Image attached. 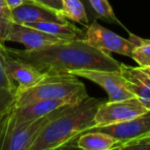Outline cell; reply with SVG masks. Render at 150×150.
<instances>
[{
    "label": "cell",
    "instance_id": "cell-1",
    "mask_svg": "<svg viewBox=\"0 0 150 150\" xmlns=\"http://www.w3.org/2000/svg\"><path fill=\"white\" fill-rule=\"evenodd\" d=\"M9 54L35 66L47 75H66L80 69L119 70L120 63L110 54L101 52L83 39H70L37 50H13Z\"/></svg>",
    "mask_w": 150,
    "mask_h": 150
},
{
    "label": "cell",
    "instance_id": "cell-2",
    "mask_svg": "<svg viewBox=\"0 0 150 150\" xmlns=\"http://www.w3.org/2000/svg\"><path fill=\"white\" fill-rule=\"evenodd\" d=\"M102 101L88 96L76 104L68 105L46 125L30 150H54L72 143L81 134L95 127V115Z\"/></svg>",
    "mask_w": 150,
    "mask_h": 150
},
{
    "label": "cell",
    "instance_id": "cell-3",
    "mask_svg": "<svg viewBox=\"0 0 150 150\" xmlns=\"http://www.w3.org/2000/svg\"><path fill=\"white\" fill-rule=\"evenodd\" d=\"M86 88L74 75H46L43 80L27 90L17 91L16 107L39 100H65L76 104L88 98Z\"/></svg>",
    "mask_w": 150,
    "mask_h": 150
},
{
    "label": "cell",
    "instance_id": "cell-4",
    "mask_svg": "<svg viewBox=\"0 0 150 150\" xmlns=\"http://www.w3.org/2000/svg\"><path fill=\"white\" fill-rule=\"evenodd\" d=\"M148 109L137 98L102 102L95 115V127H107L129 120L148 112Z\"/></svg>",
    "mask_w": 150,
    "mask_h": 150
},
{
    "label": "cell",
    "instance_id": "cell-5",
    "mask_svg": "<svg viewBox=\"0 0 150 150\" xmlns=\"http://www.w3.org/2000/svg\"><path fill=\"white\" fill-rule=\"evenodd\" d=\"M67 106L68 105L60 107L40 118L28 121L9 131L1 143L0 150H30L32 144L46 125L58 116Z\"/></svg>",
    "mask_w": 150,
    "mask_h": 150
},
{
    "label": "cell",
    "instance_id": "cell-6",
    "mask_svg": "<svg viewBox=\"0 0 150 150\" xmlns=\"http://www.w3.org/2000/svg\"><path fill=\"white\" fill-rule=\"evenodd\" d=\"M82 39L101 52L107 54L114 52L129 58L135 47V43L131 39H125L118 34L103 27L96 20H94L93 23L88 26Z\"/></svg>",
    "mask_w": 150,
    "mask_h": 150
},
{
    "label": "cell",
    "instance_id": "cell-7",
    "mask_svg": "<svg viewBox=\"0 0 150 150\" xmlns=\"http://www.w3.org/2000/svg\"><path fill=\"white\" fill-rule=\"evenodd\" d=\"M69 74L82 77L98 84L107 93L108 101H119L134 98L127 88L119 70H101V69H80L71 71Z\"/></svg>",
    "mask_w": 150,
    "mask_h": 150
},
{
    "label": "cell",
    "instance_id": "cell-8",
    "mask_svg": "<svg viewBox=\"0 0 150 150\" xmlns=\"http://www.w3.org/2000/svg\"><path fill=\"white\" fill-rule=\"evenodd\" d=\"M66 105L72 104H70L65 100H39L28 103V104L23 105V106L16 107L6 119L2 141L4 139L5 135L15 127H19V125H23L25 122H28V121L40 118V117L52 112L56 109L66 106Z\"/></svg>",
    "mask_w": 150,
    "mask_h": 150
},
{
    "label": "cell",
    "instance_id": "cell-9",
    "mask_svg": "<svg viewBox=\"0 0 150 150\" xmlns=\"http://www.w3.org/2000/svg\"><path fill=\"white\" fill-rule=\"evenodd\" d=\"M66 40L70 39L56 37L33 27L18 24L15 22H13V24L11 25L6 36V41L23 44L25 46V50H37V48L52 45V44L60 43Z\"/></svg>",
    "mask_w": 150,
    "mask_h": 150
},
{
    "label": "cell",
    "instance_id": "cell-10",
    "mask_svg": "<svg viewBox=\"0 0 150 150\" xmlns=\"http://www.w3.org/2000/svg\"><path fill=\"white\" fill-rule=\"evenodd\" d=\"M5 45L0 43V145L2 142L6 119L15 109L18 88L9 77L5 67Z\"/></svg>",
    "mask_w": 150,
    "mask_h": 150
},
{
    "label": "cell",
    "instance_id": "cell-11",
    "mask_svg": "<svg viewBox=\"0 0 150 150\" xmlns=\"http://www.w3.org/2000/svg\"><path fill=\"white\" fill-rule=\"evenodd\" d=\"M5 67L9 77L17 86L18 91L27 90L36 86L47 75L42 73L30 63L9 54L7 50L5 54Z\"/></svg>",
    "mask_w": 150,
    "mask_h": 150
},
{
    "label": "cell",
    "instance_id": "cell-12",
    "mask_svg": "<svg viewBox=\"0 0 150 150\" xmlns=\"http://www.w3.org/2000/svg\"><path fill=\"white\" fill-rule=\"evenodd\" d=\"M119 72L133 96L150 111V69L120 63Z\"/></svg>",
    "mask_w": 150,
    "mask_h": 150
},
{
    "label": "cell",
    "instance_id": "cell-13",
    "mask_svg": "<svg viewBox=\"0 0 150 150\" xmlns=\"http://www.w3.org/2000/svg\"><path fill=\"white\" fill-rule=\"evenodd\" d=\"M94 129L104 132L116 138L118 140V144L136 140L150 133V111L123 122Z\"/></svg>",
    "mask_w": 150,
    "mask_h": 150
},
{
    "label": "cell",
    "instance_id": "cell-14",
    "mask_svg": "<svg viewBox=\"0 0 150 150\" xmlns=\"http://www.w3.org/2000/svg\"><path fill=\"white\" fill-rule=\"evenodd\" d=\"M13 21L18 24H29L37 22H67L68 20L60 13L45 8L40 5L23 4L11 9Z\"/></svg>",
    "mask_w": 150,
    "mask_h": 150
},
{
    "label": "cell",
    "instance_id": "cell-15",
    "mask_svg": "<svg viewBox=\"0 0 150 150\" xmlns=\"http://www.w3.org/2000/svg\"><path fill=\"white\" fill-rule=\"evenodd\" d=\"M30 26L42 32H45L56 37L64 38V39H82L84 32L75 25L67 22H37V23L23 24Z\"/></svg>",
    "mask_w": 150,
    "mask_h": 150
},
{
    "label": "cell",
    "instance_id": "cell-16",
    "mask_svg": "<svg viewBox=\"0 0 150 150\" xmlns=\"http://www.w3.org/2000/svg\"><path fill=\"white\" fill-rule=\"evenodd\" d=\"M118 144V140L104 132L92 129L77 138L76 147L82 150H110Z\"/></svg>",
    "mask_w": 150,
    "mask_h": 150
},
{
    "label": "cell",
    "instance_id": "cell-17",
    "mask_svg": "<svg viewBox=\"0 0 150 150\" xmlns=\"http://www.w3.org/2000/svg\"><path fill=\"white\" fill-rule=\"evenodd\" d=\"M62 1V15L67 20L88 26L90 19L86 13V6L81 0H61Z\"/></svg>",
    "mask_w": 150,
    "mask_h": 150
},
{
    "label": "cell",
    "instance_id": "cell-18",
    "mask_svg": "<svg viewBox=\"0 0 150 150\" xmlns=\"http://www.w3.org/2000/svg\"><path fill=\"white\" fill-rule=\"evenodd\" d=\"M129 39L135 43L131 58L138 66L150 68V40L142 39L134 34H131Z\"/></svg>",
    "mask_w": 150,
    "mask_h": 150
},
{
    "label": "cell",
    "instance_id": "cell-19",
    "mask_svg": "<svg viewBox=\"0 0 150 150\" xmlns=\"http://www.w3.org/2000/svg\"><path fill=\"white\" fill-rule=\"evenodd\" d=\"M88 3L98 18H103L108 22L120 24L108 0H88Z\"/></svg>",
    "mask_w": 150,
    "mask_h": 150
},
{
    "label": "cell",
    "instance_id": "cell-20",
    "mask_svg": "<svg viewBox=\"0 0 150 150\" xmlns=\"http://www.w3.org/2000/svg\"><path fill=\"white\" fill-rule=\"evenodd\" d=\"M13 22L11 9L5 0H0V43L6 42V36Z\"/></svg>",
    "mask_w": 150,
    "mask_h": 150
},
{
    "label": "cell",
    "instance_id": "cell-21",
    "mask_svg": "<svg viewBox=\"0 0 150 150\" xmlns=\"http://www.w3.org/2000/svg\"><path fill=\"white\" fill-rule=\"evenodd\" d=\"M33 1L37 5L62 13H61L62 11V1L61 0H33Z\"/></svg>",
    "mask_w": 150,
    "mask_h": 150
},
{
    "label": "cell",
    "instance_id": "cell-22",
    "mask_svg": "<svg viewBox=\"0 0 150 150\" xmlns=\"http://www.w3.org/2000/svg\"><path fill=\"white\" fill-rule=\"evenodd\" d=\"M5 2L7 3V5H8L11 9H13L18 6H21L23 4H30V3L36 4L33 0H5Z\"/></svg>",
    "mask_w": 150,
    "mask_h": 150
},
{
    "label": "cell",
    "instance_id": "cell-23",
    "mask_svg": "<svg viewBox=\"0 0 150 150\" xmlns=\"http://www.w3.org/2000/svg\"><path fill=\"white\" fill-rule=\"evenodd\" d=\"M81 1L84 4V6H86V13H88V19H93V20L98 19V16L95 13V11H93V8L91 7L90 3H88V0H81Z\"/></svg>",
    "mask_w": 150,
    "mask_h": 150
},
{
    "label": "cell",
    "instance_id": "cell-24",
    "mask_svg": "<svg viewBox=\"0 0 150 150\" xmlns=\"http://www.w3.org/2000/svg\"><path fill=\"white\" fill-rule=\"evenodd\" d=\"M129 142H140V143H144V144H147V145H150V133L147 134L146 136H144V137L138 138V139L132 140V141H129Z\"/></svg>",
    "mask_w": 150,
    "mask_h": 150
},
{
    "label": "cell",
    "instance_id": "cell-25",
    "mask_svg": "<svg viewBox=\"0 0 150 150\" xmlns=\"http://www.w3.org/2000/svg\"><path fill=\"white\" fill-rule=\"evenodd\" d=\"M148 69H150V68H148Z\"/></svg>",
    "mask_w": 150,
    "mask_h": 150
}]
</instances>
